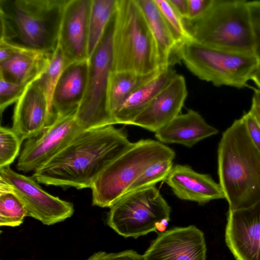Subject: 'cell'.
I'll list each match as a JSON object with an SVG mask.
<instances>
[{"instance_id":"obj_28","label":"cell","mask_w":260,"mask_h":260,"mask_svg":"<svg viewBox=\"0 0 260 260\" xmlns=\"http://www.w3.org/2000/svg\"><path fill=\"white\" fill-rule=\"evenodd\" d=\"M173 159H163L148 167L128 188L126 193L146 187L165 180L173 167Z\"/></svg>"},{"instance_id":"obj_38","label":"cell","mask_w":260,"mask_h":260,"mask_svg":"<svg viewBox=\"0 0 260 260\" xmlns=\"http://www.w3.org/2000/svg\"><path fill=\"white\" fill-rule=\"evenodd\" d=\"M251 80L253 81L257 87V90L260 91V61H259L258 64L255 69L253 76L251 78Z\"/></svg>"},{"instance_id":"obj_21","label":"cell","mask_w":260,"mask_h":260,"mask_svg":"<svg viewBox=\"0 0 260 260\" xmlns=\"http://www.w3.org/2000/svg\"><path fill=\"white\" fill-rule=\"evenodd\" d=\"M157 45L161 67L171 68L177 61L179 46L154 0H136Z\"/></svg>"},{"instance_id":"obj_10","label":"cell","mask_w":260,"mask_h":260,"mask_svg":"<svg viewBox=\"0 0 260 260\" xmlns=\"http://www.w3.org/2000/svg\"><path fill=\"white\" fill-rule=\"evenodd\" d=\"M0 177L9 185L23 204L27 216L46 225H53L71 217L73 204L44 190L32 178L18 173L10 166L0 168Z\"/></svg>"},{"instance_id":"obj_22","label":"cell","mask_w":260,"mask_h":260,"mask_svg":"<svg viewBox=\"0 0 260 260\" xmlns=\"http://www.w3.org/2000/svg\"><path fill=\"white\" fill-rule=\"evenodd\" d=\"M177 74L171 68L164 69L138 88L114 115L113 118L115 123L132 125L136 117Z\"/></svg>"},{"instance_id":"obj_26","label":"cell","mask_w":260,"mask_h":260,"mask_svg":"<svg viewBox=\"0 0 260 260\" xmlns=\"http://www.w3.org/2000/svg\"><path fill=\"white\" fill-rule=\"evenodd\" d=\"M179 47L193 40L185 21L176 12L169 0H154Z\"/></svg>"},{"instance_id":"obj_29","label":"cell","mask_w":260,"mask_h":260,"mask_svg":"<svg viewBox=\"0 0 260 260\" xmlns=\"http://www.w3.org/2000/svg\"><path fill=\"white\" fill-rule=\"evenodd\" d=\"M22 141L12 128L0 127V168L9 166L18 156Z\"/></svg>"},{"instance_id":"obj_1","label":"cell","mask_w":260,"mask_h":260,"mask_svg":"<svg viewBox=\"0 0 260 260\" xmlns=\"http://www.w3.org/2000/svg\"><path fill=\"white\" fill-rule=\"evenodd\" d=\"M132 143L123 129L113 125L82 131L35 171L32 178L46 185L91 188L108 166Z\"/></svg>"},{"instance_id":"obj_39","label":"cell","mask_w":260,"mask_h":260,"mask_svg":"<svg viewBox=\"0 0 260 260\" xmlns=\"http://www.w3.org/2000/svg\"><path fill=\"white\" fill-rule=\"evenodd\" d=\"M254 93L258 96V98L260 100V91L257 90V89L254 90Z\"/></svg>"},{"instance_id":"obj_6","label":"cell","mask_w":260,"mask_h":260,"mask_svg":"<svg viewBox=\"0 0 260 260\" xmlns=\"http://www.w3.org/2000/svg\"><path fill=\"white\" fill-rule=\"evenodd\" d=\"M175 152L158 141L141 140L114 160L94 182L92 204L110 208L125 194L133 182L151 164L158 161L174 159Z\"/></svg>"},{"instance_id":"obj_25","label":"cell","mask_w":260,"mask_h":260,"mask_svg":"<svg viewBox=\"0 0 260 260\" xmlns=\"http://www.w3.org/2000/svg\"><path fill=\"white\" fill-rule=\"evenodd\" d=\"M27 216L25 208L13 191L0 192V225L16 227Z\"/></svg>"},{"instance_id":"obj_15","label":"cell","mask_w":260,"mask_h":260,"mask_svg":"<svg viewBox=\"0 0 260 260\" xmlns=\"http://www.w3.org/2000/svg\"><path fill=\"white\" fill-rule=\"evenodd\" d=\"M53 121L47 98L36 80L16 103L12 129L23 141L39 136Z\"/></svg>"},{"instance_id":"obj_27","label":"cell","mask_w":260,"mask_h":260,"mask_svg":"<svg viewBox=\"0 0 260 260\" xmlns=\"http://www.w3.org/2000/svg\"><path fill=\"white\" fill-rule=\"evenodd\" d=\"M66 66V61L62 52L58 45L51 57L47 68L36 80L47 98L51 111L53 93L59 78Z\"/></svg>"},{"instance_id":"obj_30","label":"cell","mask_w":260,"mask_h":260,"mask_svg":"<svg viewBox=\"0 0 260 260\" xmlns=\"http://www.w3.org/2000/svg\"><path fill=\"white\" fill-rule=\"evenodd\" d=\"M27 86L18 85L0 78V111L1 114L9 106L14 103H16Z\"/></svg>"},{"instance_id":"obj_18","label":"cell","mask_w":260,"mask_h":260,"mask_svg":"<svg viewBox=\"0 0 260 260\" xmlns=\"http://www.w3.org/2000/svg\"><path fill=\"white\" fill-rule=\"evenodd\" d=\"M165 181L181 200L203 205L225 199L220 185L210 175L198 173L187 165L173 166Z\"/></svg>"},{"instance_id":"obj_7","label":"cell","mask_w":260,"mask_h":260,"mask_svg":"<svg viewBox=\"0 0 260 260\" xmlns=\"http://www.w3.org/2000/svg\"><path fill=\"white\" fill-rule=\"evenodd\" d=\"M178 56L200 79L216 86L237 88L247 86L259 62L254 53L215 48L194 40L180 46Z\"/></svg>"},{"instance_id":"obj_36","label":"cell","mask_w":260,"mask_h":260,"mask_svg":"<svg viewBox=\"0 0 260 260\" xmlns=\"http://www.w3.org/2000/svg\"><path fill=\"white\" fill-rule=\"evenodd\" d=\"M249 112L255 118L260 127V100L254 93L252 96L251 105Z\"/></svg>"},{"instance_id":"obj_33","label":"cell","mask_w":260,"mask_h":260,"mask_svg":"<svg viewBox=\"0 0 260 260\" xmlns=\"http://www.w3.org/2000/svg\"><path fill=\"white\" fill-rule=\"evenodd\" d=\"M244 122L248 136L257 150L260 152V127L255 118L248 111L241 117Z\"/></svg>"},{"instance_id":"obj_2","label":"cell","mask_w":260,"mask_h":260,"mask_svg":"<svg viewBox=\"0 0 260 260\" xmlns=\"http://www.w3.org/2000/svg\"><path fill=\"white\" fill-rule=\"evenodd\" d=\"M68 0H0V41L52 55Z\"/></svg>"},{"instance_id":"obj_13","label":"cell","mask_w":260,"mask_h":260,"mask_svg":"<svg viewBox=\"0 0 260 260\" xmlns=\"http://www.w3.org/2000/svg\"><path fill=\"white\" fill-rule=\"evenodd\" d=\"M225 240L236 260H260V200L247 207L229 209Z\"/></svg>"},{"instance_id":"obj_14","label":"cell","mask_w":260,"mask_h":260,"mask_svg":"<svg viewBox=\"0 0 260 260\" xmlns=\"http://www.w3.org/2000/svg\"><path fill=\"white\" fill-rule=\"evenodd\" d=\"M92 0H68L63 12L58 39L66 66L88 59L89 20Z\"/></svg>"},{"instance_id":"obj_9","label":"cell","mask_w":260,"mask_h":260,"mask_svg":"<svg viewBox=\"0 0 260 260\" xmlns=\"http://www.w3.org/2000/svg\"><path fill=\"white\" fill-rule=\"evenodd\" d=\"M114 27V14L88 58L86 90L75 114L76 121L82 131L116 124L107 103L109 78L113 70Z\"/></svg>"},{"instance_id":"obj_8","label":"cell","mask_w":260,"mask_h":260,"mask_svg":"<svg viewBox=\"0 0 260 260\" xmlns=\"http://www.w3.org/2000/svg\"><path fill=\"white\" fill-rule=\"evenodd\" d=\"M171 208L155 186L126 193L111 207L106 223L118 235L137 239L162 232L170 220Z\"/></svg>"},{"instance_id":"obj_11","label":"cell","mask_w":260,"mask_h":260,"mask_svg":"<svg viewBox=\"0 0 260 260\" xmlns=\"http://www.w3.org/2000/svg\"><path fill=\"white\" fill-rule=\"evenodd\" d=\"M81 131L75 114L56 117L40 135L25 142L17 170L35 172L60 152Z\"/></svg>"},{"instance_id":"obj_24","label":"cell","mask_w":260,"mask_h":260,"mask_svg":"<svg viewBox=\"0 0 260 260\" xmlns=\"http://www.w3.org/2000/svg\"><path fill=\"white\" fill-rule=\"evenodd\" d=\"M116 8V0H92L89 20V57L103 37Z\"/></svg>"},{"instance_id":"obj_5","label":"cell","mask_w":260,"mask_h":260,"mask_svg":"<svg viewBox=\"0 0 260 260\" xmlns=\"http://www.w3.org/2000/svg\"><path fill=\"white\" fill-rule=\"evenodd\" d=\"M248 2L211 0L200 17L191 21L184 20L186 26L199 43L228 51L254 53V34Z\"/></svg>"},{"instance_id":"obj_19","label":"cell","mask_w":260,"mask_h":260,"mask_svg":"<svg viewBox=\"0 0 260 260\" xmlns=\"http://www.w3.org/2000/svg\"><path fill=\"white\" fill-rule=\"evenodd\" d=\"M218 133V129L207 123L199 113L190 109L157 130L155 136L161 143L191 147L199 141Z\"/></svg>"},{"instance_id":"obj_12","label":"cell","mask_w":260,"mask_h":260,"mask_svg":"<svg viewBox=\"0 0 260 260\" xmlns=\"http://www.w3.org/2000/svg\"><path fill=\"white\" fill-rule=\"evenodd\" d=\"M143 254L144 260H206L203 232L193 225L157 233Z\"/></svg>"},{"instance_id":"obj_16","label":"cell","mask_w":260,"mask_h":260,"mask_svg":"<svg viewBox=\"0 0 260 260\" xmlns=\"http://www.w3.org/2000/svg\"><path fill=\"white\" fill-rule=\"evenodd\" d=\"M187 96L185 79L177 74L136 117L132 125L155 133L179 115Z\"/></svg>"},{"instance_id":"obj_31","label":"cell","mask_w":260,"mask_h":260,"mask_svg":"<svg viewBox=\"0 0 260 260\" xmlns=\"http://www.w3.org/2000/svg\"><path fill=\"white\" fill-rule=\"evenodd\" d=\"M85 260H144L143 255L133 250H126L118 252H95Z\"/></svg>"},{"instance_id":"obj_34","label":"cell","mask_w":260,"mask_h":260,"mask_svg":"<svg viewBox=\"0 0 260 260\" xmlns=\"http://www.w3.org/2000/svg\"><path fill=\"white\" fill-rule=\"evenodd\" d=\"M211 0H187L188 16L185 21H191L200 17L209 6Z\"/></svg>"},{"instance_id":"obj_3","label":"cell","mask_w":260,"mask_h":260,"mask_svg":"<svg viewBox=\"0 0 260 260\" xmlns=\"http://www.w3.org/2000/svg\"><path fill=\"white\" fill-rule=\"evenodd\" d=\"M218 175L229 209L247 207L260 200V152L242 117L222 135L217 151Z\"/></svg>"},{"instance_id":"obj_17","label":"cell","mask_w":260,"mask_h":260,"mask_svg":"<svg viewBox=\"0 0 260 260\" xmlns=\"http://www.w3.org/2000/svg\"><path fill=\"white\" fill-rule=\"evenodd\" d=\"M88 74V59L65 67L54 88L51 100L54 119L76 114L85 95Z\"/></svg>"},{"instance_id":"obj_37","label":"cell","mask_w":260,"mask_h":260,"mask_svg":"<svg viewBox=\"0 0 260 260\" xmlns=\"http://www.w3.org/2000/svg\"><path fill=\"white\" fill-rule=\"evenodd\" d=\"M18 48L0 41V61L11 56Z\"/></svg>"},{"instance_id":"obj_4","label":"cell","mask_w":260,"mask_h":260,"mask_svg":"<svg viewBox=\"0 0 260 260\" xmlns=\"http://www.w3.org/2000/svg\"><path fill=\"white\" fill-rule=\"evenodd\" d=\"M113 52L112 71L147 74L164 70L155 41L136 0H116Z\"/></svg>"},{"instance_id":"obj_32","label":"cell","mask_w":260,"mask_h":260,"mask_svg":"<svg viewBox=\"0 0 260 260\" xmlns=\"http://www.w3.org/2000/svg\"><path fill=\"white\" fill-rule=\"evenodd\" d=\"M248 4L254 34V53L260 61V1H249Z\"/></svg>"},{"instance_id":"obj_20","label":"cell","mask_w":260,"mask_h":260,"mask_svg":"<svg viewBox=\"0 0 260 260\" xmlns=\"http://www.w3.org/2000/svg\"><path fill=\"white\" fill-rule=\"evenodd\" d=\"M52 55L18 49L9 57L0 61V78L27 86L45 70Z\"/></svg>"},{"instance_id":"obj_23","label":"cell","mask_w":260,"mask_h":260,"mask_svg":"<svg viewBox=\"0 0 260 260\" xmlns=\"http://www.w3.org/2000/svg\"><path fill=\"white\" fill-rule=\"evenodd\" d=\"M161 71L147 74L129 71H112L109 81L107 103L113 118L133 92L155 77Z\"/></svg>"},{"instance_id":"obj_35","label":"cell","mask_w":260,"mask_h":260,"mask_svg":"<svg viewBox=\"0 0 260 260\" xmlns=\"http://www.w3.org/2000/svg\"><path fill=\"white\" fill-rule=\"evenodd\" d=\"M173 8L184 20L188 16L187 0H169Z\"/></svg>"}]
</instances>
